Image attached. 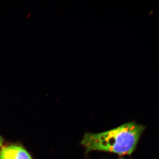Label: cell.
Returning a JSON list of instances; mask_svg holds the SVG:
<instances>
[{"label":"cell","mask_w":159,"mask_h":159,"mask_svg":"<svg viewBox=\"0 0 159 159\" xmlns=\"http://www.w3.org/2000/svg\"></svg>","instance_id":"4"},{"label":"cell","mask_w":159,"mask_h":159,"mask_svg":"<svg viewBox=\"0 0 159 159\" xmlns=\"http://www.w3.org/2000/svg\"><path fill=\"white\" fill-rule=\"evenodd\" d=\"M145 129L141 124L128 122L106 131L85 134L80 144L86 152L102 151L119 155H130Z\"/></svg>","instance_id":"1"},{"label":"cell","mask_w":159,"mask_h":159,"mask_svg":"<svg viewBox=\"0 0 159 159\" xmlns=\"http://www.w3.org/2000/svg\"><path fill=\"white\" fill-rule=\"evenodd\" d=\"M3 142V140L2 138V137H1V136H0V147H1V146H2V145Z\"/></svg>","instance_id":"3"},{"label":"cell","mask_w":159,"mask_h":159,"mask_svg":"<svg viewBox=\"0 0 159 159\" xmlns=\"http://www.w3.org/2000/svg\"><path fill=\"white\" fill-rule=\"evenodd\" d=\"M0 159H33L22 146L12 145L0 149Z\"/></svg>","instance_id":"2"}]
</instances>
